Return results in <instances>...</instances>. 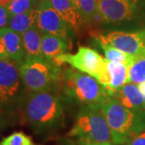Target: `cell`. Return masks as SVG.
I'll return each mask as SVG.
<instances>
[{
    "instance_id": "6da1fadb",
    "label": "cell",
    "mask_w": 145,
    "mask_h": 145,
    "mask_svg": "<svg viewBox=\"0 0 145 145\" xmlns=\"http://www.w3.org/2000/svg\"><path fill=\"white\" fill-rule=\"evenodd\" d=\"M60 90L28 92L22 104V118L37 134L59 128L64 117Z\"/></svg>"
},
{
    "instance_id": "7a4b0ae2",
    "label": "cell",
    "mask_w": 145,
    "mask_h": 145,
    "mask_svg": "<svg viewBox=\"0 0 145 145\" xmlns=\"http://www.w3.org/2000/svg\"><path fill=\"white\" fill-rule=\"evenodd\" d=\"M68 135L77 145L106 143L113 144L111 131L101 103L82 105Z\"/></svg>"
},
{
    "instance_id": "3957f363",
    "label": "cell",
    "mask_w": 145,
    "mask_h": 145,
    "mask_svg": "<svg viewBox=\"0 0 145 145\" xmlns=\"http://www.w3.org/2000/svg\"><path fill=\"white\" fill-rule=\"evenodd\" d=\"M101 106L114 145L127 144L132 137L145 131V110L135 111L126 108L109 95L101 103Z\"/></svg>"
},
{
    "instance_id": "277c9868",
    "label": "cell",
    "mask_w": 145,
    "mask_h": 145,
    "mask_svg": "<svg viewBox=\"0 0 145 145\" xmlns=\"http://www.w3.org/2000/svg\"><path fill=\"white\" fill-rule=\"evenodd\" d=\"M60 93L70 103L82 106L101 103L108 96L105 87L95 78L74 68L62 70Z\"/></svg>"
},
{
    "instance_id": "5b68a950",
    "label": "cell",
    "mask_w": 145,
    "mask_h": 145,
    "mask_svg": "<svg viewBox=\"0 0 145 145\" xmlns=\"http://www.w3.org/2000/svg\"><path fill=\"white\" fill-rule=\"evenodd\" d=\"M24 88L28 92L60 90L62 69L43 57H25L20 65Z\"/></svg>"
},
{
    "instance_id": "8992f818",
    "label": "cell",
    "mask_w": 145,
    "mask_h": 145,
    "mask_svg": "<svg viewBox=\"0 0 145 145\" xmlns=\"http://www.w3.org/2000/svg\"><path fill=\"white\" fill-rule=\"evenodd\" d=\"M53 62L59 66L67 63L72 68L92 76L105 88L110 84L108 61L89 47H79L76 53L69 54L66 52L56 58Z\"/></svg>"
},
{
    "instance_id": "52a82bcc",
    "label": "cell",
    "mask_w": 145,
    "mask_h": 145,
    "mask_svg": "<svg viewBox=\"0 0 145 145\" xmlns=\"http://www.w3.org/2000/svg\"><path fill=\"white\" fill-rule=\"evenodd\" d=\"M144 10L145 0H98V16L108 24L135 20Z\"/></svg>"
},
{
    "instance_id": "ba28073f",
    "label": "cell",
    "mask_w": 145,
    "mask_h": 145,
    "mask_svg": "<svg viewBox=\"0 0 145 145\" xmlns=\"http://www.w3.org/2000/svg\"><path fill=\"white\" fill-rule=\"evenodd\" d=\"M24 83L20 65L12 60L0 61V103L2 107H14L20 99Z\"/></svg>"
},
{
    "instance_id": "9c48e42d",
    "label": "cell",
    "mask_w": 145,
    "mask_h": 145,
    "mask_svg": "<svg viewBox=\"0 0 145 145\" xmlns=\"http://www.w3.org/2000/svg\"><path fill=\"white\" fill-rule=\"evenodd\" d=\"M36 26L43 34H52L62 37L68 42L71 37V29L64 21L49 0H40L36 7Z\"/></svg>"
},
{
    "instance_id": "30bf717a",
    "label": "cell",
    "mask_w": 145,
    "mask_h": 145,
    "mask_svg": "<svg viewBox=\"0 0 145 145\" xmlns=\"http://www.w3.org/2000/svg\"><path fill=\"white\" fill-rule=\"evenodd\" d=\"M98 43L110 44L131 56L145 52V29L138 31H114L97 36Z\"/></svg>"
},
{
    "instance_id": "8fae6325",
    "label": "cell",
    "mask_w": 145,
    "mask_h": 145,
    "mask_svg": "<svg viewBox=\"0 0 145 145\" xmlns=\"http://www.w3.org/2000/svg\"><path fill=\"white\" fill-rule=\"evenodd\" d=\"M124 107L135 111H143L144 109V95L138 85L126 83L123 86L110 95Z\"/></svg>"
},
{
    "instance_id": "7c38bea8",
    "label": "cell",
    "mask_w": 145,
    "mask_h": 145,
    "mask_svg": "<svg viewBox=\"0 0 145 145\" xmlns=\"http://www.w3.org/2000/svg\"><path fill=\"white\" fill-rule=\"evenodd\" d=\"M0 44L10 60L19 65L23 62L25 57V52L21 35L11 30L10 27L0 29Z\"/></svg>"
},
{
    "instance_id": "4fadbf2b",
    "label": "cell",
    "mask_w": 145,
    "mask_h": 145,
    "mask_svg": "<svg viewBox=\"0 0 145 145\" xmlns=\"http://www.w3.org/2000/svg\"><path fill=\"white\" fill-rule=\"evenodd\" d=\"M54 9L61 16L70 29L78 31L84 21L76 7L74 0H49Z\"/></svg>"
},
{
    "instance_id": "5bb4252c",
    "label": "cell",
    "mask_w": 145,
    "mask_h": 145,
    "mask_svg": "<svg viewBox=\"0 0 145 145\" xmlns=\"http://www.w3.org/2000/svg\"><path fill=\"white\" fill-rule=\"evenodd\" d=\"M68 43L62 37L52 34H44L41 42L42 57L48 61H54L56 58L67 52L69 50Z\"/></svg>"
},
{
    "instance_id": "9a60e30c",
    "label": "cell",
    "mask_w": 145,
    "mask_h": 145,
    "mask_svg": "<svg viewBox=\"0 0 145 145\" xmlns=\"http://www.w3.org/2000/svg\"><path fill=\"white\" fill-rule=\"evenodd\" d=\"M107 67L110 75V84L105 89L108 95H110L127 83V66L123 63L108 61Z\"/></svg>"
},
{
    "instance_id": "2e32d148",
    "label": "cell",
    "mask_w": 145,
    "mask_h": 145,
    "mask_svg": "<svg viewBox=\"0 0 145 145\" xmlns=\"http://www.w3.org/2000/svg\"><path fill=\"white\" fill-rule=\"evenodd\" d=\"M43 35L44 34L36 26L32 27L21 35L25 57H42L41 42Z\"/></svg>"
},
{
    "instance_id": "e0dca14e",
    "label": "cell",
    "mask_w": 145,
    "mask_h": 145,
    "mask_svg": "<svg viewBox=\"0 0 145 145\" xmlns=\"http://www.w3.org/2000/svg\"><path fill=\"white\" fill-rule=\"evenodd\" d=\"M36 19L37 12L36 8L31 9L24 13L10 16L8 27L20 35H22L31 27L36 26Z\"/></svg>"
},
{
    "instance_id": "ac0fdd59",
    "label": "cell",
    "mask_w": 145,
    "mask_h": 145,
    "mask_svg": "<svg viewBox=\"0 0 145 145\" xmlns=\"http://www.w3.org/2000/svg\"><path fill=\"white\" fill-rule=\"evenodd\" d=\"M145 82V52L133 57L127 65V83L140 85Z\"/></svg>"
},
{
    "instance_id": "d6986e66",
    "label": "cell",
    "mask_w": 145,
    "mask_h": 145,
    "mask_svg": "<svg viewBox=\"0 0 145 145\" xmlns=\"http://www.w3.org/2000/svg\"><path fill=\"white\" fill-rule=\"evenodd\" d=\"M84 23H90L98 16V0H74Z\"/></svg>"
},
{
    "instance_id": "ffe728a7",
    "label": "cell",
    "mask_w": 145,
    "mask_h": 145,
    "mask_svg": "<svg viewBox=\"0 0 145 145\" xmlns=\"http://www.w3.org/2000/svg\"><path fill=\"white\" fill-rule=\"evenodd\" d=\"M99 44L101 47V48H103L105 53V57L108 61L123 63L127 66L134 57L133 56L126 54L125 52H122L107 44L99 43Z\"/></svg>"
},
{
    "instance_id": "44dd1931",
    "label": "cell",
    "mask_w": 145,
    "mask_h": 145,
    "mask_svg": "<svg viewBox=\"0 0 145 145\" xmlns=\"http://www.w3.org/2000/svg\"><path fill=\"white\" fill-rule=\"evenodd\" d=\"M40 2H32L29 0H12L7 10L10 16L27 12L31 9H35Z\"/></svg>"
},
{
    "instance_id": "7402d4cb",
    "label": "cell",
    "mask_w": 145,
    "mask_h": 145,
    "mask_svg": "<svg viewBox=\"0 0 145 145\" xmlns=\"http://www.w3.org/2000/svg\"><path fill=\"white\" fill-rule=\"evenodd\" d=\"M0 145H35L29 135L22 131H16L3 138L0 141Z\"/></svg>"
},
{
    "instance_id": "603a6c76",
    "label": "cell",
    "mask_w": 145,
    "mask_h": 145,
    "mask_svg": "<svg viewBox=\"0 0 145 145\" xmlns=\"http://www.w3.org/2000/svg\"><path fill=\"white\" fill-rule=\"evenodd\" d=\"M10 15L7 8L0 6V29L8 27Z\"/></svg>"
},
{
    "instance_id": "cb8c5ba5",
    "label": "cell",
    "mask_w": 145,
    "mask_h": 145,
    "mask_svg": "<svg viewBox=\"0 0 145 145\" xmlns=\"http://www.w3.org/2000/svg\"><path fill=\"white\" fill-rule=\"evenodd\" d=\"M127 145H145V131L132 137L126 144Z\"/></svg>"
},
{
    "instance_id": "d4e9b609",
    "label": "cell",
    "mask_w": 145,
    "mask_h": 145,
    "mask_svg": "<svg viewBox=\"0 0 145 145\" xmlns=\"http://www.w3.org/2000/svg\"><path fill=\"white\" fill-rule=\"evenodd\" d=\"M5 60H10V59L7 56L3 45L0 44V61H5Z\"/></svg>"
},
{
    "instance_id": "484cf974",
    "label": "cell",
    "mask_w": 145,
    "mask_h": 145,
    "mask_svg": "<svg viewBox=\"0 0 145 145\" xmlns=\"http://www.w3.org/2000/svg\"><path fill=\"white\" fill-rule=\"evenodd\" d=\"M11 1H12V0H0V6L7 8V7H9V5L10 4Z\"/></svg>"
},
{
    "instance_id": "4316f807",
    "label": "cell",
    "mask_w": 145,
    "mask_h": 145,
    "mask_svg": "<svg viewBox=\"0 0 145 145\" xmlns=\"http://www.w3.org/2000/svg\"><path fill=\"white\" fill-rule=\"evenodd\" d=\"M6 125H7V120L2 116H0V130L5 127Z\"/></svg>"
},
{
    "instance_id": "83f0119b",
    "label": "cell",
    "mask_w": 145,
    "mask_h": 145,
    "mask_svg": "<svg viewBox=\"0 0 145 145\" xmlns=\"http://www.w3.org/2000/svg\"><path fill=\"white\" fill-rule=\"evenodd\" d=\"M138 86H139V87H140L141 92L143 93V94L144 95V97H145V82H144L141 83V84H140V85H138Z\"/></svg>"
},
{
    "instance_id": "f1b7e54d",
    "label": "cell",
    "mask_w": 145,
    "mask_h": 145,
    "mask_svg": "<svg viewBox=\"0 0 145 145\" xmlns=\"http://www.w3.org/2000/svg\"><path fill=\"white\" fill-rule=\"evenodd\" d=\"M77 145V144H75ZM82 145H113L112 144L106 143V144H82Z\"/></svg>"
},
{
    "instance_id": "f546056e",
    "label": "cell",
    "mask_w": 145,
    "mask_h": 145,
    "mask_svg": "<svg viewBox=\"0 0 145 145\" xmlns=\"http://www.w3.org/2000/svg\"><path fill=\"white\" fill-rule=\"evenodd\" d=\"M29 1H32V2H40V0H29Z\"/></svg>"
},
{
    "instance_id": "4dcf8cb0",
    "label": "cell",
    "mask_w": 145,
    "mask_h": 145,
    "mask_svg": "<svg viewBox=\"0 0 145 145\" xmlns=\"http://www.w3.org/2000/svg\"><path fill=\"white\" fill-rule=\"evenodd\" d=\"M2 109H3V107H2V105H1V103H0V111H1Z\"/></svg>"
},
{
    "instance_id": "1f68e13d",
    "label": "cell",
    "mask_w": 145,
    "mask_h": 145,
    "mask_svg": "<svg viewBox=\"0 0 145 145\" xmlns=\"http://www.w3.org/2000/svg\"><path fill=\"white\" fill-rule=\"evenodd\" d=\"M144 109H145V97H144Z\"/></svg>"
}]
</instances>
